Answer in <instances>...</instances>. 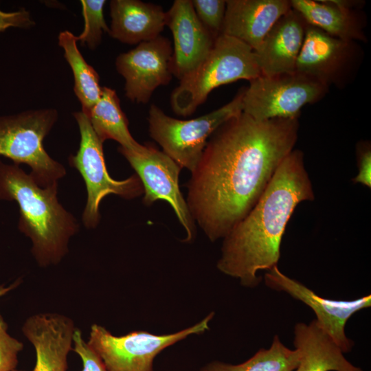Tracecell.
Wrapping results in <instances>:
<instances>
[{
    "instance_id": "obj_4",
    "label": "cell",
    "mask_w": 371,
    "mask_h": 371,
    "mask_svg": "<svg viewBox=\"0 0 371 371\" xmlns=\"http://www.w3.org/2000/svg\"><path fill=\"white\" fill-rule=\"evenodd\" d=\"M260 75L254 49L221 34L206 58L179 80L170 96L172 109L179 116L191 115L214 89L239 80L250 81Z\"/></svg>"
},
{
    "instance_id": "obj_31",
    "label": "cell",
    "mask_w": 371,
    "mask_h": 371,
    "mask_svg": "<svg viewBox=\"0 0 371 371\" xmlns=\"http://www.w3.org/2000/svg\"><path fill=\"white\" fill-rule=\"evenodd\" d=\"M14 371H23V370H14Z\"/></svg>"
},
{
    "instance_id": "obj_8",
    "label": "cell",
    "mask_w": 371,
    "mask_h": 371,
    "mask_svg": "<svg viewBox=\"0 0 371 371\" xmlns=\"http://www.w3.org/2000/svg\"><path fill=\"white\" fill-rule=\"evenodd\" d=\"M328 87L296 71L260 75L249 81L243 96V112L258 121L298 118L301 109L325 95Z\"/></svg>"
},
{
    "instance_id": "obj_7",
    "label": "cell",
    "mask_w": 371,
    "mask_h": 371,
    "mask_svg": "<svg viewBox=\"0 0 371 371\" xmlns=\"http://www.w3.org/2000/svg\"><path fill=\"white\" fill-rule=\"evenodd\" d=\"M73 115L79 127L80 141L78 151L69 157L68 161L82 176L87 192L82 218L83 224L88 229H94L100 223L99 207L105 196L114 194L125 199H133L144 194V188L135 174L120 181L111 177L104 160L103 142L82 111Z\"/></svg>"
},
{
    "instance_id": "obj_10",
    "label": "cell",
    "mask_w": 371,
    "mask_h": 371,
    "mask_svg": "<svg viewBox=\"0 0 371 371\" xmlns=\"http://www.w3.org/2000/svg\"><path fill=\"white\" fill-rule=\"evenodd\" d=\"M118 152L128 161L139 178L144 188L143 203L151 205L158 200L167 201L172 207L186 237L191 242L196 234L195 223L179 185L182 168L163 151L146 145L142 153L118 147Z\"/></svg>"
},
{
    "instance_id": "obj_29",
    "label": "cell",
    "mask_w": 371,
    "mask_h": 371,
    "mask_svg": "<svg viewBox=\"0 0 371 371\" xmlns=\"http://www.w3.org/2000/svg\"><path fill=\"white\" fill-rule=\"evenodd\" d=\"M357 152L359 172L352 181L370 188L371 150L370 144L362 143L358 146Z\"/></svg>"
},
{
    "instance_id": "obj_14",
    "label": "cell",
    "mask_w": 371,
    "mask_h": 371,
    "mask_svg": "<svg viewBox=\"0 0 371 371\" xmlns=\"http://www.w3.org/2000/svg\"><path fill=\"white\" fill-rule=\"evenodd\" d=\"M166 26L173 38V76L180 80L206 58L216 38L198 19L191 0L172 3L166 12Z\"/></svg>"
},
{
    "instance_id": "obj_17",
    "label": "cell",
    "mask_w": 371,
    "mask_h": 371,
    "mask_svg": "<svg viewBox=\"0 0 371 371\" xmlns=\"http://www.w3.org/2000/svg\"><path fill=\"white\" fill-rule=\"evenodd\" d=\"M291 8L286 0H227L221 34L255 50L277 21Z\"/></svg>"
},
{
    "instance_id": "obj_23",
    "label": "cell",
    "mask_w": 371,
    "mask_h": 371,
    "mask_svg": "<svg viewBox=\"0 0 371 371\" xmlns=\"http://www.w3.org/2000/svg\"><path fill=\"white\" fill-rule=\"evenodd\" d=\"M300 361L297 350L284 346L275 335L269 348L259 350L246 361L232 365L220 361L207 364L200 371H293Z\"/></svg>"
},
{
    "instance_id": "obj_16",
    "label": "cell",
    "mask_w": 371,
    "mask_h": 371,
    "mask_svg": "<svg viewBox=\"0 0 371 371\" xmlns=\"http://www.w3.org/2000/svg\"><path fill=\"white\" fill-rule=\"evenodd\" d=\"M307 23L291 8L273 25L255 49L261 75L273 76L295 71Z\"/></svg>"
},
{
    "instance_id": "obj_11",
    "label": "cell",
    "mask_w": 371,
    "mask_h": 371,
    "mask_svg": "<svg viewBox=\"0 0 371 371\" xmlns=\"http://www.w3.org/2000/svg\"><path fill=\"white\" fill-rule=\"evenodd\" d=\"M172 53L171 42L159 35L117 57L116 69L125 80V95L130 100L146 104L157 87L171 81Z\"/></svg>"
},
{
    "instance_id": "obj_2",
    "label": "cell",
    "mask_w": 371,
    "mask_h": 371,
    "mask_svg": "<svg viewBox=\"0 0 371 371\" xmlns=\"http://www.w3.org/2000/svg\"><path fill=\"white\" fill-rule=\"evenodd\" d=\"M314 199L304 154L293 149L254 207L223 238L218 269L245 286H258L261 281L258 273L278 266L282 236L295 207Z\"/></svg>"
},
{
    "instance_id": "obj_9",
    "label": "cell",
    "mask_w": 371,
    "mask_h": 371,
    "mask_svg": "<svg viewBox=\"0 0 371 371\" xmlns=\"http://www.w3.org/2000/svg\"><path fill=\"white\" fill-rule=\"evenodd\" d=\"M213 315L212 313L183 330L161 335L138 330L115 336L104 327L93 324L87 343L100 357L107 371H153L154 359L161 350L190 335L208 330Z\"/></svg>"
},
{
    "instance_id": "obj_15",
    "label": "cell",
    "mask_w": 371,
    "mask_h": 371,
    "mask_svg": "<svg viewBox=\"0 0 371 371\" xmlns=\"http://www.w3.org/2000/svg\"><path fill=\"white\" fill-rule=\"evenodd\" d=\"M76 328L72 319L58 313H38L27 317L22 332L35 350L32 371H67Z\"/></svg>"
},
{
    "instance_id": "obj_13",
    "label": "cell",
    "mask_w": 371,
    "mask_h": 371,
    "mask_svg": "<svg viewBox=\"0 0 371 371\" xmlns=\"http://www.w3.org/2000/svg\"><path fill=\"white\" fill-rule=\"evenodd\" d=\"M357 46L307 23L295 71L329 87L341 85L357 63Z\"/></svg>"
},
{
    "instance_id": "obj_3",
    "label": "cell",
    "mask_w": 371,
    "mask_h": 371,
    "mask_svg": "<svg viewBox=\"0 0 371 371\" xmlns=\"http://www.w3.org/2000/svg\"><path fill=\"white\" fill-rule=\"evenodd\" d=\"M58 186H39L19 165L0 160V200L19 206V230L30 238L31 252L41 267L58 265L79 230L76 218L59 203Z\"/></svg>"
},
{
    "instance_id": "obj_27",
    "label": "cell",
    "mask_w": 371,
    "mask_h": 371,
    "mask_svg": "<svg viewBox=\"0 0 371 371\" xmlns=\"http://www.w3.org/2000/svg\"><path fill=\"white\" fill-rule=\"evenodd\" d=\"M72 350L82 359V371H107L98 353L85 341L80 328H76L73 335Z\"/></svg>"
},
{
    "instance_id": "obj_12",
    "label": "cell",
    "mask_w": 371,
    "mask_h": 371,
    "mask_svg": "<svg viewBox=\"0 0 371 371\" xmlns=\"http://www.w3.org/2000/svg\"><path fill=\"white\" fill-rule=\"evenodd\" d=\"M264 280L268 287L285 292L310 307L316 315L317 324L344 353L352 350L353 341L346 336V324L355 313L370 307V295L352 300L326 299L284 274L278 266L267 271Z\"/></svg>"
},
{
    "instance_id": "obj_28",
    "label": "cell",
    "mask_w": 371,
    "mask_h": 371,
    "mask_svg": "<svg viewBox=\"0 0 371 371\" xmlns=\"http://www.w3.org/2000/svg\"><path fill=\"white\" fill-rule=\"evenodd\" d=\"M30 13L25 8L4 12L0 9V32L9 27L29 28L34 25Z\"/></svg>"
},
{
    "instance_id": "obj_24",
    "label": "cell",
    "mask_w": 371,
    "mask_h": 371,
    "mask_svg": "<svg viewBox=\"0 0 371 371\" xmlns=\"http://www.w3.org/2000/svg\"><path fill=\"white\" fill-rule=\"evenodd\" d=\"M84 29L82 33L76 36L82 45H87L89 49L97 47L102 41L104 32H109L104 17V0H81Z\"/></svg>"
},
{
    "instance_id": "obj_30",
    "label": "cell",
    "mask_w": 371,
    "mask_h": 371,
    "mask_svg": "<svg viewBox=\"0 0 371 371\" xmlns=\"http://www.w3.org/2000/svg\"><path fill=\"white\" fill-rule=\"evenodd\" d=\"M20 283L21 280L19 279L8 286H5L4 285H0V297L5 295L10 291L14 290L20 284Z\"/></svg>"
},
{
    "instance_id": "obj_21",
    "label": "cell",
    "mask_w": 371,
    "mask_h": 371,
    "mask_svg": "<svg viewBox=\"0 0 371 371\" xmlns=\"http://www.w3.org/2000/svg\"><path fill=\"white\" fill-rule=\"evenodd\" d=\"M85 115L102 142L113 139L124 148L137 153L144 150L146 145L138 143L129 131L128 120L114 89L102 87L99 100Z\"/></svg>"
},
{
    "instance_id": "obj_5",
    "label": "cell",
    "mask_w": 371,
    "mask_h": 371,
    "mask_svg": "<svg viewBox=\"0 0 371 371\" xmlns=\"http://www.w3.org/2000/svg\"><path fill=\"white\" fill-rule=\"evenodd\" d=\"M58 115L56 109L49 108L0 117V156L19 166L27 165L30 174L42 188L58 186L66 175L65 167L43 146Z\"/></svg>"
},
{
    "instance_id": "obj_6",
    "label": "cell",
    "mask_w": 371,
    "mask_h": 371,
    "mask_svg": "<svg viewBox=\"0 0 371 371\" xmlns=\"http://www.w3.org/2000/svg\"><path fill=\"white\" fill-rule=\"evenodd\" d=\"M244 90L223 106L190 120L168 116L158 106L151 104L148 116L150 136L164 153L192 172L212 134L224 122L243 112Z\"/></svg>"
},
{
    "instance_id": "obj_18",
    "label": "cell",
    "mask_w": 371,
    "mask_h": 371,
    "mask_svg": "<svg viewBox=\"0 0 371 371\" xmlns=\"http://www.w3.org/2000/svg\"><path fill=\"white\" fill-rule=\"evenodd\" d=\"M109 34L119 41L139 44L153 40L166 26V12L159 5L139 0H113Z\"/></svg>"
},
{
    "instance_id": "obj_20",
    "label": "cell",
    "mask_w": 371,
    "mask_h": 371,
    "mask_svg": "<svg viewBox=\"0 0 371 371\" xmlns=\"http://www.w3.org/2000/svg\"><path fill=\"white\" fill-rule=\"evenodd\" d=\"M306 22L330 36L348 41L363 40V26L346 1H290Z\"/></svg>"
},
{
    "instance_id": "obj_22",
    "label": "cell",
    "mask_w": 371,
    "mask_h": 371,
    "mask_svg": "<svg viewBox=\"0 0 371 371\" xmlns=\"http://www.w3.org/2000/svg\"><path fill=\"white\" fill-rule=\"evenodd\" d=\"M58 39V45L64 50L65 58L73 72L74 93L82 104V111L87 114L101 95L99 76L79 51L76 36L65 30L60 32Z\"/></svg>"
},
{
    "instance_id": "obj_25",
    "label": "cell",
    "mask_w": 371,
    "mask_h": 371,
    "mask_svg": "<svg viewBox=\"0 0 371 371\" xmlns=\"http://www.w3.org/2000/svg\"><path fill=\"white\" fill-rule=\"evenodd\" d=\"M192 3L199 21L216 38L221 34L226 1L192 0Z\"/></svg>"
},
{
    "instance_id": "obj_26",
    "label": "cell",
    "mask_w": 371,
    "mask_h": 371,
    "mask_svg": "<svg viewBox=\"0 0 371 371\" xmlns=\"http://www.w3.org/2000/svg\"><path fill=\"white\" fill-rule=\"evenodd\" d=\"M8 324L0 313V371H14L23 344L8 333Z\"/></svg>"
},
{
    "instance_id": "obj_19",
    "label": "cell",
    "mask_w": 371,
    "mask_h": 371,
    "mask_svg": "<svg viewBox=\"0 0 371 371\" xmlns=\"http://www.w3.org/2000/svg\"><path fill=\"white\" fill-rule=\"evenodd\" d=\"M293 344L300 352L296 371H363L345 358L315 319L295 324Z\"/></svg>"
},
{
    "instance_id": "obj_1",
    "label": "cell",
    "mask_w": 371,
    "mask_h": 371,
    "mask_svg": "<svg viewBox=\"0 0 371 371\" xmlns=\"http://www.w3.org/2000/svg\"><path fill=\"white\" fill-rule=\"evenodd\" d=\"M298 131V118L258 121L242 112L212 134L186 199L210 241L225 238L254 207L293 150Z\"/></svg>"
}]
</instances>
